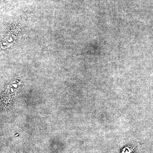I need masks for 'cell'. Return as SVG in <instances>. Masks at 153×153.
Returning <instances> with one entry per match:
<instances>
[{
    "mask_svg": "<svg viewBox=\"0 0 153 153\" xmlns=\"http://www.w3.org/2000/svg\"><path fill=\"white\" fill-rule=\"evenodd\" d=\"M134 148L133 146H128L126 147L125 148L123 149L122 152L120 153H132L133 152Z\"/></svg>",
    "mask_w": 153,
    "mask_h": 153,
    "instance_id": "cell-1",
    "label": "cell"
}]
</instances>
